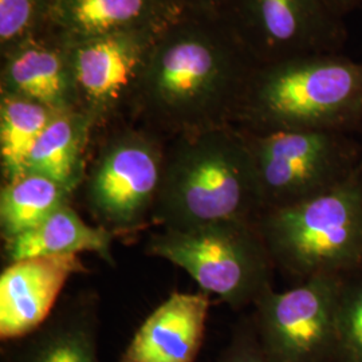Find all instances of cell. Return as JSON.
<instances>
[{
  "instance_id": "obj_7",
  "label": "cell",
  "mask_w": 362,
  "mask_h": 362,
  "mask_svg": "<svg viewBox=\"0 0 362 362\" xmlns=\"http://www.w3.org/2000/svg\"><path fill=\"white\" fill-rule=\"evenodd\" d=\"M344 279L315 275L284 293L270 287L259 298L255 332L267 361L337 360V315Z\"/></svg>"
},
{
  "instance_id": "obj_16",
  "label": "cell",
  "mask_w": 362,
  "mask_h": 362,
  "mask_svg": "<svg viewBox=\"0 0 362 362\" xmlns=\"http://www.w3.org/2000/svg\"><path fill=\"white\" fill-rule=\"evenodd\" d=\"M113 233L106 227H91L66 204L38 227L6 242L10 263L42 257H65L94 252L113 264Z\"/></svg>"
},
{
  "instance_id": "obj_21",
  "label": "cell",
  "mask_w": 362,
  "mask_h": 362,
  "mask_svg": "<svg viewBox=\"0 0 362 362\" xmlns=\"http://www.w3.org/2000/svg\"><path fill=\"white\" fill-rule=\"evenodd\" d=\"M353 278L345 276L339 296L337 332L339 362H362V264Z\"/></svg>"
},
{
  "instance_id": "obj_15",
  "label": "cell",
  "mask_w": 362,
  "mask_h": 362,
  "mask_svg": "<svg viewBox=\"0 0 362 362\" xmlns=\"http://www.w3.org/2000/svg\"><path fill=\"white\" fill-rule=\"evenodd\" d=\"M179 13L168 0H52V25L71 40L158 33Z\"/></svg>"
},
{
  "instance_id": "obj_17",
  "label": "cell",
  "mask_w": 362,
  "mask_h": 362,
  "mask_svg": "<svg viewBox=\"0 0 362 362\" xmlns=\"http://www.w3.org/2000/svg\"><path fill=\"white\" fill-rule=\"evenodd\" d=\"M94 125L81 110L58 112L34 145L27 172L47 176L74 192L86 176V151Z\"/></svg>"
},
{
  "instance_id": "obj_14",
  "label": "cell",
  "mask_w": 362,
  "mask_h": 362,
  "mask_svg": "<svg viewBox=\"0 0 362 362\" xmlns=\"http://www.w3.org/2000/svg\"><path fill=\"white\" fill-rule=\"evenodd\" d=\"M97 302L79 296L55 308L33 333L6 342L3 362H101Z\"/></svg>"
},
{
  "instance_id": "obj_8",
  "label": "cell",
  "mask_w": 362,
  "mask_h": 362,
  "mask_svg": "<svg viewBox=\"0 0 362 362\" xmlns=\"http://www.w3.org/2000/svg\"><path fill=\"white\" fill-rule=\"evenodd\" d=\"M148 128L112 133L86 170L91 211L113 228H133L155 206L167 145Z\"/></svg>"
},
{
  "instance_id": "obj_13",
  "label": "cell",
  "mask_w": 362,
  "mask_h": 362,
  "mask_svg": "<svg viewBox=\"0 0 362 362\" xmlns=\"http://www.w3.org/2000/svg\"><path fill=\"white\" fill-rule=\"evenodd\" d=\"M209 310L207 293H175L139 327L117 362H194Z\"/></svg>"
},
{
  "instance_id": "obj_10",
  "label": "cell",
  "mask_w": 362,
  "mask_h": 362,
  "mask_svg": "<svg viewBox=\"0 0 362 362\" xmlns=\"http://www.w3.org/2000/svg\"><path fill=\"white\" fill-rule=\"evenodd\" d=\"M157 33H124L70 39L78 109L94 130L133 113L152 43Z\"/></svg>"
},
{
  "instance_id": "obj_1",
  "label": "cell",
  "mask_w": 362,
  "mask_h": 362,
  "mask_svg": "<svg viewBox=\"0 0 362 362\" xmlns=\"http://www.w3.org/2000/svg\"><path fill=\"white\" fill-rule=\"evenodd\" d=\"M258 66L223 16L181 13L156 35L132 116L172 139L233 125Z\"/></svg>"
},
{
  "instance_id": "obj_22",
  "label": "cell",
  "mask_w": 362,
  "mask_h": 362,
  "mask_svg": "<svg viewBox=\"0 0 362 362\" xmlns=\"http://www.w3.org/2000/svg\"><path fill=\"white\" fill-rule=\"evenodd\" d=\"M218 362H269L259 344L255 326L239 329Z\"/></svg>"
},
{
  "instance_id": "obj_2",
  "label": "cell",
  "mask_w": 362,
  "mask_h": 362,
  "mask_svg": "<svg viewBox=\"0 0 362 362\" xmlns=\"http://www.w3.org/2000/svg\"><path fill=\"white\" fill-rule=\"evenodd\" d=\"M263 209L257 169L233 125L185 133L167 146L152 216L167 230L252 223Z\"/></svg>"
},
{
  "instance_id": "obj_4",
  "label": "cell",
  "mask_w": 362,
  "mask_h": 362,
  "mask_svg": "<svg viewBox=\"0 0 362 362\" xmlns=\"http://www.w3.org/2000/svg\"><path fill=\"white\" fill-rule=\"evenodd\" d=\"M257 228L272 263L303 281L356 272L362 264V161L322 192L267 209Z\"/></svg>"
},
{
  "instance_id": "obj_5",
  "label": "cell",
  "mask_w": 362,
  "mask_h": 362,
  "mask_svg": "<svg viewBox=\"0 0 362 362\" xmlns=\"http://www.w3.org/2000/svg\"><path fill=\"white\" fill-rule=\"evenodd\" d=\"M148 252L188 272L204 293L233 308L257 302L272 286V259L252 223H216L191 230H164Z\"/></svg>"
},
{
  "instance_id": "obj_18",
  "label": "cell",
  "mask_w": 362,
  "mask_h": 362,
  "mask_svg": "<svg viewBox=\"0 0 362 362\" xmlns=\"http://www.w3.org/2000/svg\"><path fill=\"white\" fill-rule=\"evenodd\" d=\"M71 194L58 181L31 172L6 182L0 194V227L4 240L38 227L58 208L69 204Z\"/></svg>"
},
{
  "instance_id": "obj_3",
  "label": "cell",
  "mask_w": 362,
  "mask_h": 362,
  "mask_svg": "<svg viewBox=\"0 0 362 362\" xmlns=\"http://www.w3.org/2000/svg\"><path fill=\"white\" fill-rule=\"evenodd\" d=\"M361 124L362 61L327 52L259 65L233 125L254 133H349Z\"/></svg>"
},
{
  "instance_id": "obj_9",
  "label": "cell",
  "mask_w": 362,
  "mask_h": 362,
  "mask_svg": "<svg viewBox=\"0 0 362 362\" xmlns=\"http://www.w3.org/2000/svg\"><path fill=\"white\" fill-rule=\"evenodd\" d=\"M220 16L259 65L342 52L348 40L345 19L321 0H226Z\"/></svg>"
},
{
  "instance_id": "obj_20",
  "label": "cell",
  "mask_w": 362,
  "mask_h": 362,
  "mask_svg": "<svg viewBox=\"0 0 362 362\" xmlns=\"http://www.w3.org/2000/svg\"><path fill=\"white\" fill-rule=\"evenodd\" d=\"M52 0H0V55L49 30Z\"/></svg>"
},
{
  "instance_id": "obj_11",
  "label": "cell",
  "mask_w": 362,
  "mask_h": 362,
  "mask_svg": "<svg viewBox=\"0 0 362 362\" xmlns=\"http://www.w3.org/2000/svg\"><path fill=\"white\" fill-rule=\"evenodd\" d=\"M0 94L27 98L55 112L79 110L70 39L57 28L0 55Z\"/></svg>"
},
{
  "instance_id": "obj_6",
  "label": "cell",
  "mask_w": 362,
  "mask_h": 362,
  "mask_svg": "<svg viewBox=\"0 0 362 362\" xmlns=\"http://www.w3.org/2000/svg\"><path fill=\"white\" fill-rule=\"evenodd\" d=\"M242 132L255 164L266 211L322 192L346 177L362 161L361 151L348 133Z\"/></svg>"
},
{
  "instance_id": "obj_23",
  "label": "cell",
  "mask_w": 362,
  "mask_h": 362,
  "mask_svg": "<svg viewBox=\"0 0 362 362\" xmlns=\"http://www.w3.org/2000/svg\"><path fill=\"white\" fill-rule=\"evenodd\" d=\"M181 13L220 15L226 0H168Z\"/></svg>"
},
{
  "instance_id": "obj_24",
  "label": "cell",
  "mask_w": 362,
  "mask_h": 362,
  "mask_svg": "<svg viewBox=\"0 0 362 362\" xmlns=\"http://www.w3.org/2000/svg\"><path fill=\"white\" fill-rule=\"evenodd\" d=\"M333 13L344 18L362 6V0H321Z\"/></svg>"
},
{
  "instance_id": "obj_19",
  "label": "cell",
  "mask_w": 362,
  "mask_h": 362,
  "mask_svg": "<svg viewBox=\"0 0 362 362\" xmlns=\"http://www.w3.org/2000/svg\"><path fill=\"white\" fill-rule=\"evenodd\" d=\"M57 113L35 101L0 94V163L6 182L26 173L34 145Z\"/></svg>"
},
{
  "instance_id": "obj_12",
  "label": "cell",
  "mask_w": 362,
  "mask_h": 362,
  "mask_svg": "<svg viewBox=\"0 0 362 362\" xmlns=\"http://www.w3.org/2000/svg\"><path fill=\"white\" fill-rule=\"evenodd\" d=\"M78 255L42 257L10 263L0 276V338L19 339L52 315L67 279L85 272Z\"/></svg>"
}]
</instances>
